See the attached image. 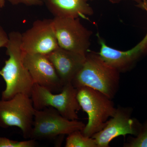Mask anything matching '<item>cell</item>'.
Here are the masks:
<instances>
[{
	"mask_svg": "<svg viewBox=\"0 0 147 147\" xmlns=\"http://www.w3.org/2000/svg\"><path fill=\"white\" fill-rule=\"evenodd\" d=\"M6 54L9 57L0 70V76L6 84L1 99L9 100L18 94L31 96L34 82L24 62V52L21 47V34L12 31L8 34Z\"/></svg>",
	"mask_w": 147,
	"mask_h": 147,
	"instance_id": "obj_1",
	"label": "cell"
},
{
	"mask_svg": "<svg viewBox=\"0 0 147 147\" xmlns=\"http://www.w3.org/2000/svg\"><path fill=\"white\" fill-rule=\"evenodd\" d=\"M120 73L98 53H87L86 60L71 84L75 88L89 87L113 99L118 91Z\"/></svg>",
	"mask_w": 147,
	"mask_h": 147,
	"instance_id": "obj_2",
	"label": "cell"
},
{
	"mask_svg": "<svg viewBox=\"0 0 147 147\" xmlns=\"http://www.w3.org/2000/svg\"><path fill=\"white\" fill-rule=\"evenodd\" d=\"M77 100L81 109L88 115V122L81 131L88 137L101 130L109 118L115 113L116 108L110 98L89 87L76 88Z\"/></svg>",
	"mask_w": 147,
	"mask_h": 147,
	"instance_id": "obj_3",
	"label": "cell"
},
{
	"mask_svg": "<svg viewBox=\"0 0 147 147\" xmlns=\"http://www.w3.org/2000/svg\"><path fill=\"white\" fill-rule=\"evenodd\" d=\"M76 94L77 89L71 83L64 85L60 93L55 94L34 84L30 97L35 110L52 107L64 117L70 120H77L79 117L77 113L81 108Z\"/></svg>",
	"mask_w": 147,
	"mask_h": 147,
	"instance_id": "obj_4",
	"label": "cell"
},
{
	"mask_svg": "<svg viewBox=\"0 0 147 147\" xmlns=\"http://www.w3.org/2000/svg\"><path fill=\"white\" fill-rule=\"evenodd\" d=\"M35 109L30 96L18 94L9 100H0V127H17L25 139H30Z\"/></svg>",
	"mask_w": 147,
	"mask_h": 147,
	"instance_id": "obj_5",
	"label": "cell"
},
{
	"mask_svg": "<svg viewBox=\"0 0 147 147\" xmlns=\"http://www.w3.org/2000/svg\"><path fill=\"white\" fill-rule=\"evenodd\" d=\"M85 126L82 121L64 117L52 107L35 110L30 139H53L58 136L68 135L76 130H82Z\"/></svg>",
	"mask_w": 147,
	"mask_h": 147,
	"instance_id": "obj_6",
	"label": "cell"
},
{
	"mask_svg": "<svg viewBox=\"0 0 147 147\" xmlns=\"http://www.w3.org/2000/svg\"><path fill=\"white\" fill-rule=\"evenodd\" d=\"M53 25L60 47L86 55L90 45L92 32L84 26L80 18L55 17Z\"/></svg>",
	"mask_w": 147,
	"mask_h": 147,
	"instance_id": "obj_7",
	"label": "cell"
},
{
	"mask_svg": "<svg viewBox=\"0 0 147 147\" xmlns=\"http://www.w3.org/2000/svg\"><path fill=\"white\" fill-rule=\"evenodd\" d=\"M21 47L24 53L47 55L59 46L55 34L53 19L36 20L21 34Z\"/></svg>",
	"mask_w": 147,
	"mask_h": 147,
	"instance_id": "obj_8",
	"label": "cell"
},
{
	"mask_svg": "<svg viewBox=\"0 0 147 147\" xmlns=\"http://www.w3.org/2000/svg\"><path fill=\"white\" fill-rule=\"evenodd\" d=\"M132 110L131 107L116 108L115 115L107 121L105 127L92 137L98 147H109L110 142L119 136L137 135L142 124L137 119L131 118Z\"/></svg>",
	"mask_w": 147,
	"mask_h": 147,
	"instance_id": "obj_9",
	"label": "cell"
},
{
	"mask_svg": "<svg viewBox=\"0 0 147 147\" xmlns=\"http://www.w3.org/2000/svg\"><path fill=\"white\" fill-rule=\"evenodd\" d=\"M147 12V1L139 7ZM100 45L98 55L104 61L120 73L131 70L142 58L147 55V32L142 41L129 50L121 51L107 45L105 40L97 34Z\"/></svg>",
	"mask_w": 147,
	"mask_h": 147,
	"instance_id": "obj_10",
	"label": "cell"
},
{
	"mask_svg": "<svg viewBox=\"0 0 147 147\" xmlns=\"http://www.w3.org/2000/svg\"><path fill=\"white\" fill-rule=\"evenodd\" d=\"M24 62L34 84L54 93L61 92L64 85L46 55L24 53Z\"/></svg>",
	"mask_w": 147,
	"mask_h": 147,
	"instance_id": "obj_11",
	"label": "cell"
},
{
	"mask_svg": "<svg viewBox=\"0 0 147 147\" xmlns=\"http://www.w3.org/2000/svg\"><path fill=\"white\" fill-rule=\"evenodd\" d=\"M46 55L63 85L71 83L83 66L86 56L60 47Z\"/></svg>",
	"mask_w": 147,
	"mask_h": 147,
	"instance_id": "obj_12",
	"label": "cell"
},
{
	"mask_svg": "<svg viewBox=\"0 0 147 147\" xmlns=\"http://www.w3.org/2000/svg\"><path fill=\"white\" fill-rule=\"evenodd\" d=\"M89 0H44L50 13L59 18H86L94 13Z\"/></svg>",
	"mask_w": 147,
	"mask_h": 147,
	"instance_id": "obj_13",
	"label": "cell"
},
{
	"mask_svg": "<svg viewBox=\"0 0 147 147\" xmlns=\"http://www.w3.org/2000/svg\"><path fill=\"white\" fill-rule=\"evenodd\" d=\"M65 147H98L95 140L82 134L81 130H76L67 135Z\"/></svg>",
	"mask_w": 147,
	"mask_h": 147,
	"instance_id": "obj_14",
	"label": "cell"
},
{
	"mask_svg": "<svg viewBox=\"0 0 147 147\" xmlns=\"http://www.w3.org/2000/svg\"><path fill=\"white\" fill-rule=\"evenodd\" d=\"M125 147H147V119L142 124L138 134L130 137L124 145Z\"/></svg>",
	"mask_w": 147,
	"mask_h": 147,
	"instance_id": "obj_15",
	"label": "cell"
},
{
	"mask_svg": "<svg viewBox=\"0 0 147 147\" xmlns=\"http://www.w3.org/2000/svg\"><path fill=\"white\" fill-rule=\"evenodd\" d=\"M36 146V142L34 139H28L19 142L0 137V147H34Z\"/></svg>",
	"mask_w": 147,
	"mask_h": 147,
	"instance_id": "obj_16",
	"label": "cell"
},
{
	"mask_svg": "<svg viewBox=\"0 0 147 147\" xmlns=\"http://www.w3.org/2000/svg\"><path fill=\"white\" fill-rule=\"evenodd\" d=\"M13 5L23 4L27 6H41L44 4L42 0H7Z\"/></svg>",
	"mask_w": 147,
	"mask_h": 147,
	"instance_id": "obj_17",
	"label": "cell"
},
{
	"mask_svg": "<svg viewBox=\"0 0 147 147\" xmlns=\"http://www.w3.org/2000/svg\"><path fill=\"white\" fill-rule=\"evenodd\" d=\"M8 41V34L3 27L0 26V48L6 47Z\"/></svg>",
	"mask_w": 147,
	"mask_h": 147,
	"instance_id": "obj_18",
	"label": "cell"
},
{
	"mask_svg": "<svg viewBox=\"0 0 147 147\" xmlns=\"http://www.w3.org/2000/svg\"><path fill=\"white\" fill-rule=\"evenodd\" d=\"M125 1V0H109V1L112 4H115L119 3L123 1ZM131 1H133L138 3L137 5L142 4L143 3L145 2L147 0H131Z\"/></svg>",
	"mask_w": 147,
	"mask_h": 147,
	"instance_id": "obj_19",
	"label": "cell"
},
{
	"mask_svg": "<svg viewBox=\"0 0 147 147\" xmlns=\"http://www.w3.org/2000/svg\"><path fill=\"white\" fill-rule=\"evenodd\" d=\"M5 4V0H0V8H2Z\"/></svg>",
	"mask_w": 147,
	"mask_h": 147,
	"instance_id": "obj_20",
	"label": "cell"
},
{
	"mask_svg": "<svg viewBox=\"0 0 147 147\" xmlns=\"http://www.w3.org/2000/svg\"><path fill=\"white\" fill-rule=\"evenodd\" d=\"M91 1H95V0H91Z\"/></svg>",
	"mask_w": 147,
	"mask_h": 147,
	"instance_id": "obj_21",
	"label": "cell"
},
{
	"mask_svg": "<svg viewBox=\"0 0 147 147\" xmlns=\"http://www.w3.org/2000/svg\"><path fill=\"white\" fill-rule=\"evenodd\" d=\"M0 9H1V8H0Z\"/></svg>",
	"mask_w": 147,
	"mask_h": 147,
	"instance_id": "obj_22",
	"label": "cell"
}]
</instances>
